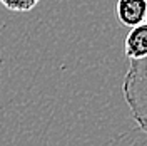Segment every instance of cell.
I'll use <instances>...</instances> for the list:
<instances>
[{"label":"cell","instance_id":"obj_4","mask_svg":"<svg viewBox=\"0 0 147 146\" xmlns=\"http://www.w3.org/2000/svg\"><path fill=\"white\" fill-rule=\"evenodd\" d=\"M0 3L12 12H30L38 3V0H0Z\"/></svg>","mask_w":147,"mask_h":146},{"label":"cell","instance_id":"obj_3","mask_svg":"<svg viewBox=\"0 0 147 146\" xmlns=\"http://www.w3.org/2000/svg\"><path fill=\"white\" fill-rule=\"evenodd\" d=\"M125 55L130 61H139L147 57V25H137L130 29L125 37Z\"/></svg>","mask_w":147,"mask_h":146},{"label":"cell","instance_id":"obj_2","mask_svg":"<svg viewBox=\"0 0 147 146\" xmlns=\"http://www.w3.org/2000/svg\"><path fill=\"white\" fill-rule=\"evenodd\" d=\"M115 14L117 20L125 27L142 25L147 18V0H117Z\"/></svg>","mask_w":147,"mask_h":146},{"label":"cell","instance_id":"obj_1","mask_svg":"<svg viewBox=\"0 0 147 146\" xmlns=\"http://www.w3.org/2000/svg\"><path fill=\"white\" fill-rule=\"evenodd\" d=\"M147 69H146V59H139V61H130L122 92L124 98L127 101L129 108L132 111L134 119L139 123V126L142 131H146L147 123Z\"/></svg>","mask_w":147,"mask_h":146}]
</instances>
